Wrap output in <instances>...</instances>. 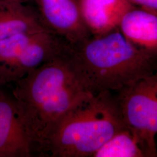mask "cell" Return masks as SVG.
<instances>
[{"mask_svg": "<svg viewBox=\"0 0 157 157\" xmlns=\"http://www.w3.org/2000/svg\"><path fill=\"white\" fill-rule=\"evenodd\" d=\"M63 56L80 84L94 95L118 92L157 71V52L133 44L118 28L101 36L67 43Z\"/></svg>", "mask_w": 157, "mask_h": 157, "instance_id": "obj_1", "label": "cell"}, {"mask_svg": "<svg viewBox=\"0 0 157 157\" xmlns=\"http://www.w3.org/2000/svg\"><path fill=\"white\" fill-rule=\"evenodd\" d=\"M14 84L12 96L33 153L37 154L56 121L93 95L80 84L63 54L42 64Z\"/></svg>", "mask_w": 157, "mask_h": 157, "instance_id": "obj_2", "label": "cell"}, {"mask_svg": "<svg viewBox=\"0 0 157 157\" xmlns=\"http://www.w3.org/2000/svg\"><path fill=\"white\" fill-rule=\"evenodd\" d=\"M126 128L111 91L93 94L56 121L37 154L42 157H93L112 136Z\"/></svg>", "mask_w": 157, "mask_h": 157, "instance_id": "obj_3", "label": "cell"}, {"mask_svg": "<svg viewBox=\"0 0 157 157\" xmlns=\"http://www.w3.org/2000/svg\"><path fill=\"white\" fill-rule=\"evenodd\" d=\"M115 97L124 124L136 137L146 157H157V73L119 91Z\"/></svg>", "mask_w": 157, "mask_h": 157, "instance_id": "obj_4", "label": "cell"}, {"mask_svg": "<svg viewBox=\"0 0 157 157\" xmlns=\"http://www.w3.org/2000/svg\"><path fill=\"white\" fill-rule=\"evenodd\" d=\"M45 29L73 44L89 37L78 0H33Z\"/></svg>", "mask_w": 157, "mask_h": 157, "instance_id": "obj_5", "label": "cell"}, {"mask_svg": "<svg viewBox=\"0 0 157 157\" xmlns=\"http://www.w3.org/2000/svg\"><path fill=\"white\" fill-rule=\"evenodd\" d=\"M32 143L12 96L0 89V157L33 155Z\"/></svg>", "mask_w": 157, "mask_h": 157, "instance_id": "obj_6", "label": "cell"}, {"mask_svg": "<svg viewBox=\"0 0 157 157\" xmlns=\"http://www.w3.org/2000/svg\"><path fill=\"white\" fill-rule=\"evenodd\" d=\"M78 3L84 23L93 37L118 28L124 13L136 7L127 0H78Z\"/></svg>", "mask_w": 157, "mask_h": 157, "instance_id": "obj_7", "label": "cell"}, {"mask_svg": "<svg viewBox=\"0 0 157 157\" xmlns=\"http://www.w3.org/2000/svg\"><path fill=\"white\" fill-rule=\"evenodd\" d=\"M43 31L47 30L36 8L28 4L0 1V41L17 34Z\"/></svg>", "mask_w": 157, "mask_h": 157, "instance_id": "obj_8", "label": "cell"}, {"mask_svg": "<svg viewBox=\"0 0 157 157\" xmlns=\"http://www.w3.org/2000/svg\"><path fill=\"white\" fill-rule=\"evenodd\" d=\"M118 28L133 44L157 52V14L134 7L124 13Z\"/></svg>", "mask_w": 157, "mask_h": 157, "instance_id": "obj_9", "label": "cell"}, {"mask_svg": "<svg viewBox=\"0 0 157 157\" xmlns=\"http://www.w3.org/2000/svg\"><path fill=\"white\" fill-rule=\"evenodd\" d=\"M92 157H146L133 133L127 128L107 141Z\"/></svg>", "mask_w": 157, "mask_h": 157, "instance_id": "obj_10", "label": "cell"}, {"mask_svg": "<svg viewBox=\"0 0 157 157\" xmlns=\"http://www.w3.org/2000/svg\"><path fill=\"white\" fill-rule=\"evenodd\" d=\"M130 4L157 14V0H127Z\"/></svg>", "mask_w": 157, "mask_h": 157, "instance_id": "obj_11", "label": "cell"}, {"mask_svg": "<svg viewBox=\"0 0 157 157\" xmlns=\"http://www.w3.org/2000/svg\"><path fill=\"white\" fill-rule=\"evenodd\" d=\"M10 1H15V2L23 3V4H28L29 2H33V0H10Z\"/></svg>", "mask_w": 157, "mask_h": 157, "instance_id": "obj_12", "label": "cell"}, {"mask_svg": "<svg viewBox=\"0 0 157 157\" xmlns=\"http://www.w3.org/2000/svg\"><path fill=\"white\" fill-rule=\"evenodd\" d=\"M0 1H1V0H0Z\"/></svg>", "mask_w": 157, "mask_h": 157, "instance_id": "obj_13", "label": "cell"}]
</instances>
